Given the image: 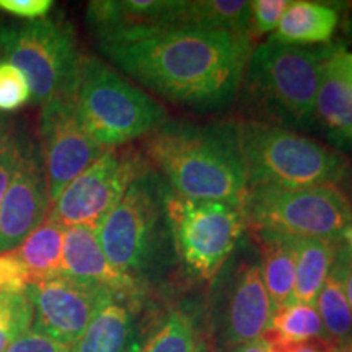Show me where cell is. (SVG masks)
<instances>
[{
  "instance_id": "obj_11",
  "label": "cell",
  "mask_w": 352,
  "mask_h": 352,
  "mask_svg": "<svg viewBox=\"0 0 352 352\" xmlns=\"http://www.w3.org/2000/svg\"><path fill=\"white\" fill-rule=\"evenodd\" d=\"M147 160L132 145L107 148L51 204L50 215L63 226H100L145 170Z\"/></svg>"
},
{
  "instance_id": "obj_29",
  "label": "cell",
  "mask_w": 352,
  "mask_h": 352,
  "mask_svg": "<svg viewBox=\"0 0 352 352\" xmlns=\"http://www.w3.org/2000/svg\"><path fill=\"white\" fill-rule=\"evenodd\" d=\"M289 6V0H253L252 25L254 39L274 32Z\"/></svg>"
},
{
  "instance_id": "obj_30",
  "label": "cell",
  "mask_w": 352,
  "mask_h": 352,
  "mask_svg": "<svg viewBox=\"0 0 352 352\" xmlns=\"http://www.w3.org/2000/svg\"><path fill=\"white\" fill-rule=\"evenodd\" d=\"M30 274L15 250L0 253V296L23 292L30 284Z\"/></svg>"
},
{
  "instance_id": "obj_35",
  "label": "cell",
  "mask_w": 352,
  "mask_h": 352,
  "mask_svg": "<svg viewBox=\"0 0 352 352\" xmlns=\"http://www.w3.org/2000/svg\"><path fill=\"white\" fill-rule=\"evenodd\" d=\"M230 352H272L271 346L267 344L263 338H258L252 342H246V344H241Z\"/></svg>"
},
{
  "instance_id": "obj_25",
  "label": "cell",
  "mask_w": 352,
  "mask_h": 352,
  "mask_svg": "<svg viewBox=\"0 0 352 352\" xmlns=\"http://www.w3.org/2000/svg\"><path fill=\"white\" fill-rule=\"evenodd\" d=\"M263 340L272 347L298 344V342L327 338L323 323L315 305L290 302L271 316Z\"/></svg>"
},
{
  "instance_id": "obj_39",
  "label": "cell",
  "mask_w": 352,
  "mask_h": 352,
  "mask_svg": "<svg viewBox=\"0 0 352 352\" xmlns=\"http://www.w3.org/2000/svg\"><path fill=\"white\" fill-rule=\"evenodd\" d=\"M342 191H344V195L347 196V199H349V204H351V208H352V183L346 189H342Z\"/></svg>"
},
{
  "instance_id": "obj_3",
  "label": "cell",
  "mask_w": 352,
  "mask_h": 352,
  "mask_svg": "<svg viewBox=\"0 0 352 352\" xmlns=\"http://www.w3.org/2000/svg\"><path fill=\"white\" fill-rule=\"evenodd\" d=\"M333 44L294 46L266 39L253 47L235 100V120L315 131L321 70Z\"/></svg>"
},
{
  "instance_id": "obj_33",
  "label": "cell",
  "mask_w": 352,
  "mask_h": 352,
  "mask_svg": "<svg viewBox=\"0 0 352 352\" xmlns=\"http://www.w3.org/2000/svg\"><path fill=\"white\" fill-rule=\"evenodd\" d=\"M7 352H70V347L60 344L41 333L28 329L8 347Z\"/></svg>"
},
{
  "instance_id": "obj_16",
  "label": "cell",
  "mask_w": 352,
  "mask_h": 352,
  "mask_svg": "<svg viewBox=\"0 0 352 352\" xmlns=\"http://www.w3.org/2000/svg\"><path fill=\"white\" fill-rule=\"evenodd\" d=\"M145 305L107 294L70 352H139L145 340L140 321Z\"/></svg>"
},
{
  "instance_id": "obj_36",
  "label": "cell",
  "mask_w": 352,
  "mask_h": 352,
  "mask_svg": "<svg viewBox=\"0 0 352 352\" xmlns=\"http://www.w3.org/2000/svg\"><path fill=\"white\" fill-rule=\"evenodd\" d=\"M340 64H341V70H342V74H344L347 83H349L352 88V52H346L344 50H341Z\"/></svg>"
},
{
  "instance_id": "obj_38",
  "label": "cell",
  "mask_w": 352,
  "mask_h": 352,
  "mask_svg": "<svg viewBox=\"0 0 352 352\" xmlns=\"http://www.w3.org/2000/svg\"><path fill=\"white\" fill-rule=\"evenodd\" d=\"M344 32H346L347 36L352 39V7L349 8V12H347L346 23H344Z\"/></svg>"
},
{
  "instance_id": "obj_10",
  "label": "cell",
  "mask_w": 352,
  "mask_h": 352,
  "mask_svg": "<svg viewBox=\"0 0 352 352\" xmlns=\"http://www.w3.org/2000/svg\"><path fill=\"white\" fill-rule=\"evenodd\" d=\"M248 228L340 241L352 227V208L341 188L258 186L243 206Z\"/></svg>"
},
{
  "instance_id": "obj_5",
  "label": "cell",
  "mask_w": 352,
  "mask_h": 352,
  "mask_svg": "<svg viewBox=\"0 0 352 352\" xmlns=\"http://www.w3.org/2000/svg\"><path fill=\"white\" fill-rule=\"evenodd\" d=\"M236 122L248 189L318 184L346 189L352 183L349 160L329 145L285 127Z\"/></svg>"
},
{
  "instance_id": "obj_1",
  "label": "cell",
  "mask_w": 352,
  "mask_h": 352,
  "mask_svg": "<svg viewBox=\"0 0 352 352\" xmlns=\"http://www.w3.org/2000/svg\"><path fill=\"white\" fill-rule=\"evenodd\" d=\"M109 63L148 91L197 114L235 103L254 39L191 25L134 26L96 34Z\"/></svg>"
},
{
  "instance_id": "obj_34",
  "label": "cell",
  "mask_w": 352,
  "mask_h": 352,
  "mask_svg": "<svg viewBox=\"0 0 352 352\" xmlns=\"http://www.w3.org/2000/svg\"><path fill=\"white\" fill-rule=\"evenodd\" d=\"M334 261L340 264L342 270V284H344L347 302L352 308V227L346 232L342 240L338 241Z\"/></svg>"
},
{
  "instance_id": "obj_15",
  "label": "cell",
  "mask_w": 352,
  "mask_h": 352,
  "mask_svg": "<svg viewBox=\"0 0 352 352\" xmlns=\"http://www.w3.org/2000/svg\"><path fill=\"white\" fill-rule=\"evenodd\" d=\"M60 274L127 300L147 302L151 297L135 280L109 263L94 227L74 226L65 228Z\"/></svg>"
},
{
  "instance_id": "obj_24",
  "label": "cell",
  "mask_w": 352,
  "mask_h": 352,
  "mask_svg": "<svg viewBox=\"0 0 352 352\" xmlns=\"http://www.w3.org/2000/svg\"><path fill=\"white\" fill-rule=\"evenodd\" d=\"M315 303L328 340L340 347L352 346V308L342 284V270L336 261Z\"/></svg>"
},
{
  "instance_id": "obj_6",
  "label": "cell",
  "mask_w": 352,
  "mask_h": 352,
  "mask_svg": "<svg viewBox=\"0 0 352 352\" xmlns=\"http://www.w3.org/2000/svg\"><path fill=\"white\" fill-rule=\"evenodd\" d=\"M74 101L82 124L103 148L147 138L168 120L160 101L95 56H82Z\"/></svg>"
},
{
  "instance_id": "obj_40",
  "label": "cell",
  "mask_w": 352,
  "mask_h": 352,
  "mask_svg": "<svg viewBox=\"0 0 352 352\" xmlns=\"http://www.w3.org/2000/svg\"><path fill=\"white\" fill-rule=\"evenodd\" d=\"M333 352H352V346H344V347H338L336 351Z\"/></svg>"
},
{
  "instance_id": "obj_7",
  "label": "cell",
  "mask_w": 352,
  "mask_h": 352,
  "mask_svg": "<svg viewBox=\"0 0 352 352\" xmlns=\"http://www.w3.org/2000/svg\"><path fill=\"white\" fill-rule=\"evenodd\" d=\"M165 208L179 284H209L248 232L243 206L188 199L166 186Z\"/></svg>"
},
{
  "instance_id": "obj_12",
  "label": "cell",
  "mask_w": 352,
  "mask_h": 352,
  "mask_svg": "<svg viewBox=\"0 0 352 352\" xmlns=\"http://www.w3.org/2000/svg\"><path fill=\"white\" fill-rule=\"evenodd\" d=\"M39 132L47 189L54 202L107 148L82 124L74 96H59L43 104Z\"/></svg>"
},
{
  "instance_id": "obj_22",
  "label": "cell",
  "mask_w": 352,
  "mask_h": 352,
  "mask_svg": "<svg viewBox=\"0 0 352 352\" xmlns=\"http://www.w3.org/2000/svg\"><path fill=\"white\" fill-rule=\"evenodd\" d=\"M65 227L50 214L26 239L21 241L16 254L30 274V283L60 274L63 266Z\"/></svg>"
},
{
  "instance_id": "obj_31",
  "label": "cell",
  "mask_w": 352,
  "mask_h": 352,
  "mask_svg": "<svg viewBox=\"0 0 352 352\" xmlns=\"http://www.w3.org/2000/svg\"><path fill=\"white\" fill-rule=\"evenodd\" d=\"M25 131L13 129L12 134L8 135V140L0 152V208H2L3 197L10 184L13 175H15L16 165H19V158L21 152V140H23Z\"/></svg>"
},
{
  "instance_id": "obj_23",
  "label": "cell",
  "mask_w": 352,
  "mask_h": 352,
  "mask_svg": "<svg viewBox=\"0 0 352 352\" xmlns=\"http://www.w3.org/2000/svg\"><path fill=\"white\" fill-rule=\"evenodd\" d=\"M179 25L226 30L254 39L252 2L245 0H184Z\"/></svg>"
},
{
  "instance_id": "obj_18",
  "label": "cell",
  "mask_w": 352,
  "mask_h": 352,
  "mask_svg": "<svg viewBox=\"0 0 352 352\" xmlns=\"http://www.w3.org/2000/svg\"><path fill=\"white\" fill-rule=\"evenodd\" d=\"M184 0H95L87 7L94 33L134 26L179 25Z\"/></svg>"
},
{
  "instance_id": "obj_32",
  "label": "cell",
  "mask_w": 352,
  "mask_h": 352,
  "mask_svg": "<svg viewBox=\"0 0 352 352\" xmlns=\"http://www.w3.org/2000/svg\"><path fill=\"white\" fill-rule=\"evenodd\" d=\"M52 6V0H0V10L28 21L47 16Z\"/></svg>"
},
{
  "instance_id": "obj_8",
  "label": "cell",
  "mask_w": 352,
  "mask_h": 352,
  "mask_svg": "<svg viewBox=\"0 0 352 352\" xmlns=\"http://www.w3.org/2000/svg\"><path fill=\"white\" fill-rule=\"evenodd\" d=\"M209 284L206 318L215 344L233 351L261 338L271 321L272 307L258 248L248 232Z\"/></svg>"
},
{
  "instance_id": "obj_37",
  "label": "cell",
  "mask_w": 352,
  "mask_h": 352,
  "mask_svg": "<svg viewBox=\"0 0 352 352\" xmlns=\"http://www.w3.org/2000/svg\"><path fill=\"white\" fill-rule=\"evenodd\" d=\"M12 131H13V126L10 124V121L6 120L3 116H0V152H2L3 147H6L8 135L12 134Z\"/></svg>"
},
{
  "instance_id": "obj_2",
  "label": "cell",
  "mask_w": 352,
  "mask_h": 352,
  "mask_svg": "<svg viewBox=\"0 0 352 352\" xmlns=\"http://www.w3.org/2000/svg\"><path fill=\"white\" fill-rule=\"evenodd\" d=\"M175 195L245 206L246 171L235 118L209 122L166 120L140 147Z\"/></svg>"
},
{
  "instance_id": "obj_19",
  "label": "cell",
  "mask_w": 352,
  "mask_h": 352,
  "mask_svg": "<svg viewBox=\"0 0 352 352\" xmlns=\"http://www.w3.org/2000/svg\"><path fill=\"white\" fill-rule=\"evenodd\" d=\"M248 235L258 248L263 280L274 314L292 302L296 285V250L290 236L283 233L248 228Z\"/></svg>"
},
{
  "instance_id": "obj_4",
  "label": "cell",
  "mask_w": 352,
  "mask_h": 352,
  "mask_svg": "<svg viewBox=\"0 0 352 352\" xmlns=\"http://www.w3.org/2000/svg\"><path fill=\"white\" fill-rule=\"evenodd\" d=\"M165 192V182L148 165L96 227L109 263L148 296L179 284Z\"/></svg>"
},
{
  "instance_id": "obj_13",
  "label": "cell",
  "mask_w": 352,
  "mask_h": 352,
  "mask_svg": "<svg viewBox=\"0 0 352 352\" xmlns=\"http://www.w3.org/2000/svg\"><path fill=\"white\" fill-rule=\"evenodd\" d=\"M26 294L33 308V331L72 347L109 292L57 274L30 283Z\"/></svg>"
},
{
  "instance_id": "obj_28",
  "label": "cell",
  "mask_w": 352,
  "mask_h": 352,
  "mask_svg": "<svg viewBox=\"0 0 352 352\" xmlns=\"http://www.w3.org/2000/svg\"><path fill=\"white\" fill-rule=\"evenodd\" d=\"M32 101L25 74L8 60H0V113H12Z\"/></svg>"
},
{
  "instance_id": "obj_26",
  "label": "cell",
  "mask_w": 352,
  "mask_h": 352,
  "mask_svg": "<svg viewBox=\"0 0 352 352\" xmlns=\"http://www.w3.org/2000/svg\"><path fill=\"white\" fill-rule=\"evenodd\" d=\"M199 329L191 311L173 307L155 321L139 352H197Z\"/></svg>"
},
{
  "instance_id": "obj_14",
  "label": "cell",
  "mask_w": 352,
  "mask_h": 352,
  "mask_svg": "<svg viewBox=\"0 0 352 352\" xmlns=\"http://www.w3.org/2000/svg\"><path fill=\"white\" fill-rule=\"evenodd\" d=\"M51 204L41 148L25 132L19 165L0 208V253L19 248L47 217Z\"/></svg>"
},
{
  "instance_id": "obj_20",
  "label": "cell",
  "mask_w": 352,
  "mask_h": 352,
  "mask_svg": "<svg viewBox=\"0 0 352 352\" xmlns=\"http://www.w3.org/2000/svg\"><path fill=\"white\" fill-rule=\"evenodd\" d=\"M340 25V8L333 3L290 2L271 39L294 46L328 44Z\"/></svg>"
},
{
  "instance_id": "obj_21",
  "label": "cell",
  "mask_w": 352,
  "mask_h": 352,
  "mask_svg": "<svg viewBox=\"0 0 352 352\" xmlns=\"http://www.w3.org/2000/svg\"><path fill=\"white\" fill-rule=\"evenodd\" d=\"M296 250V285L292 302L315 305L336 258L338 241L290 236Z\"/></svg>"
},
{
  "instance_id": "obj_9",
  "label": "cell",
  "mask_w": 352,
  "mask_h": 352,
  "mask_svg": "<svg viewBox=\"0 0 352 352\" xmlns=\"http://www.w3.org/2000/svg\"><path fill=\"white\" fill-rule=\"evenodd\" d=\"M0 52L25 74L34 104L59 96H74L82 54L76 33L65 20H41L8 25L0 30Z\"/></svg>"
},
{
  "instance_id": "obj_27",
  "label": "cell",
  "mask_w": 352,
  "mask_h": 352,
  "mask_svg": "<svg viewBox=\"0 0 352 352\" xmlns=\"http://www.w3.org/2000/svg\"><path fill=\"white\" fill-rule=\"evenodd\" d=\"M33 308L26 290L0 296V352H7L21 334L32 329Z\"/></svg>"
},
{
  "instance_id": "obj_17",
  "label": "cell",
  "mask_w": 352,
  "mask_h": 352,
  "mask_svg": "<svg viewBox=\"0 0 352 352\" xmlns=\"http://www.w3.org/2000/svg\"><path fill=\"white\" fill-rule=\"evenodd\" d=\"M342 46L333 44L321 70L315 101V131L336 152L352 153V88L341 70Z\"/></svg>"
}]
</instances>
